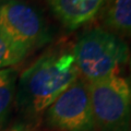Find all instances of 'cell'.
I'll use <instances>...</instances> for the list:
<instances>
[{"instance_id":"cell-1","label":"cell","mask_w":131,"mask_h":131,"mask_svg":"<svg viewBox=\"0 0 131 131\" xmlns=\"http://www.w3.org/2000/svg\"><path fill=\"white\" fill-rule=\"evenodd\" d=\"M79 78L72 48L54 47L22 72L18 103L28 115L39 116Z\"/></svg>"},{"instance_id":"cell-2","label":"cell","mask_w":131,"mask_h":131,"mask_svg":"<svg viewBox=\"0 0 131 131\" xmlns=\"http://www.w3.org/2000/svg\"><path fill=\"white\" fill-rule=\"evenodd\" d=\"M72 50L80 77L86 82L118 75L130 57L125 40L101 27L82 34Z\"/></svg>"},{"instance_id":"cell-3","label":"cell","mask_w":131,"mask_h":131,"mask_svg":"<svg viewBox=\"0 0 131 131\" xmlns=\"http://www.w3.org/2000/svg\"><path fill=\"white\" fill-rule=\"evenodd\" d=\"M94 119L100 131H128L131 124V84L112 75L88 82Z\"/></svg>"},{"instance_id":"cell-4","label":"cell","mask_w":131,"mask_h":131,"mask_svg":"<svg viewBox=\"0 0 131 131\" xmlns=\"http://www.w3.org/2000/svg\"><path fill=\"white\" fill-rule=\"evenodd\" d=\"M0 35L27 54L49 38L39 11L23 0H0Z\"/></svg>"},{"instance_id":"cell-5","label":"cell","mask_w":131,"mask_h":131,"mask_svg":"<svg viewBox=\"0 0 131 131\" xmlns=\"http://www.w3.org/2000/svg\"><path fill=\"white\" fill-rule=\"evenodd\" d=\"M45 113L47 125L56 131H97L89 85L81 77Z\"/></svg>"},{"instance_id":"cell-6","label":"cell","mask_w":131,"mask_h":131,"mask_svg":"<svg viewBox=\"0 0 131 131\" xmlns=\"http://www.w3.org/2000/svg\"><path fill=\"white\" fill-rule=\"evenodd\" d=\"M51 11L68 30H75L100 14L107 0H48Z\"/></svg>"},{"instance_id":"cell-7","label":"cell","mask_w":131,"mask_h":131,"mask_svg":"<svg viewBox=\"0 0 131 131\" xmlns=\"http://www.w3.org/2000/svg\"><path fill=\"white\" fill-rule=\"evenodd\" d=\"M105 30L117 36H131V0H107L101 10Z\"/></svg>"},{"instance_id":"cell-8","label":"cell","mask_w":131,"mask_h":131,"mask_svg":"<svg viewBox=\"0 0 131 131\" xmlns=\"http://www.w3.org/2000/svg\"><path fill=\"white\" fill-rule=\"evenodd\" d=\"M18 72L13 68L0 70V128L6 124L16 95Z\"/></svg>"},{"instance_id":"cell-9","label":"cell","mask_w":131,"mask_h":131,"mask_svg":"<svg viewBox=\"0 0 131 131\" xmlns=\"http://www.w3.org/2000/svg\"><path fill=\"white\" fill-rule=\"evenodd\" d=\"M28 54L26 51L14 46L12 43L0 35V70L18 64Z\"/></svg>"},{"instance_id":"cell-10","label":"cell","mask_w":131,"mask_h":131,"mask_svg":"<svg viewBox=\"0 0 131 131\" xmlns=\"http://www.w3.org/2000/svg\"><path fill=\"white\" fill-rule=\"evenodd\" d=\"M9 131H26V130H25V128H24L23 126H16V127L12 128V129L9 130Z\"/></svg>"},{"instance_id":"cell-11","label":"cell","mask_w":131,"mask_h":131,"mask_svg":"<svg viewBox=\"0 0 131 131\" xmlns=\"http://www.w3.org/2000/svg\"><path fill=\"white\" fill-rule=\"evenodd\" d=\"M129 66H130V71H131V49H130V57H129Z\"/></svg>"}]
</instances>
